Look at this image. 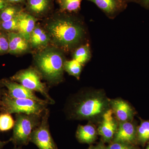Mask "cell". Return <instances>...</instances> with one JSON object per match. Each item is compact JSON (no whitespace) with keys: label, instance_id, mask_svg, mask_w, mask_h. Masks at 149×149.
I'll list each match as a JSON object with an SVG mask.
<instances>
[{"label":"cell","instance_id":"6da1fadb","mask_svg":"<svg viewBox=\"0 0 149 149\" xmlns=\"http://www.w3.org/2000/svg\"><path fill=\"white\" fill-rule=\"evenodd\" d=\"M110 100L100 91H83L70 100L65 107V113L70 119L95 120L101 119L110 109Z\"/></svg>","mask_w":149,"mask_h":149},{"label":"cell","instance_id":"7a4b0ae2","mask_svg":"<svg viewBox=\"0 0 149 149\" xmlns=\"http://www.w3.org/2000/svg\"><path fill=\"white\" fill-rule=\"evenodd\" d=\"M50 39L57 46L69 51L78 45L85 36L83 25L69 16L58 17L47 25Z\"/></svg>","mask_w":149,"mask_h":149},{"label":"cell","instance_id":"3957f363","mask_svg":"<svg viewBox=\"0 0 149 149\" xmlns=\"http://www.w3.org/2000/svg\"><path fill=\"white\" fill-rule=\"evenodd\" d=\"M36 70L42 77L52 85L62 81L65 61L61 52L53 48H46L35 56Z\"/></svg>","mask_w":149,"mask_h":149},{"label":"cell","instance_id":"277c9868","mask_svg":"<svg viewBox=\"0 0 149 149\" xmlns=\"http://www.w3.org/2000/svg\"><path fill=\"white\" fill-rule=\"evenodd\" d=\"M48 104L30 99L14 98L10 97L4 90L0 112L11 114L24 113L42 115Z\"/></svg>","mask_w":149,"mask_h":149},{"label":"cell","instance_id":"5b68a950","mask_svg":"<svg viewBox=\"0 0 149 149\" xmlns=\"http://www.w3.org/2000/svg\"><path fill=\"white\" fill-rule=\"evenodd\" d=\"M42 115L17 113L13 133L10 138L15 147L27 146L29 143L30 135L39 125Z\"/></svg>","mask_w":149,"mask_h":149},{"label":"cell","instance_id":"8992f818","mask_svg":"<svg viewBox=\"0 0 149 149\" xmlns=\"http://www.w3.org/2000/svg\"><path fill=\"white\" fill-rule=\"evenodd\" d=\"M42 76L37 70L30 68L22 70L10 77L12 81L21 84L25 88L42 94L49 104L55 102L49 94L47 85L41 81Z\"/></svg>","mask_w":149,"mask_h":149},{"label":"cell","instance_id":"52a82bcc","mask_svg":"<svg viewBox=\"0 0 149 149\" xmlns=\"http://www.w3.org/2000/svg\"><path fill=\"white\" fill-rule=\"evenodd\" d=\"M49 115V110L47 108L42 116L40 124L30 135L29 142L35 144L39 149H58L50 131Z\"/></svg>","mask_w":149,"mask_h":149},{"label":"cell","instance_id":"ba28073f","mask_svg":"<svg viewBox=\"0 0 149 149\" xmlns=\"http://www.w3.org/2000/svg\"><path fill=\"white\" fill-rule=\"evenodd\" d=\"M0 84L2 87L6 88L7 93L11 97L30 99L40 102L49 104L46 100L38 97L34 91L29 90L21 84L12 81L10 79H2L0 81Z\"/></svg>","mask_w":149,"mask_h":149},{"label":"cell","instance_id":"9c48e42d","mask_svg":"<svg viewBox=\"0 0 149 149\" xmlns=\"http://www.w3.org/2000/svg\"><path fill=\"white\" fill-rule=\"evenodd\" d=\"M101 122L97 129L98 134L101 136L105 143H111L114 138L118 125L111 109L107 110L101 118Z\"/></svg>","mask_w":149,"mask_h":149},{"label":"cell","instance_id":"30bf717a","mask_svg":"<svg viewBox=\"0 0 149 149\" xmlns=\"http://www.w3.org/2000/svg\"><path fill=\"white\" fill-rule=\"evenodd\" d=\"M137 141V129L131 121L120 123L113 142L130 144Z\"/></svg>","mask_w":149,"mask_h":149},{"label":"cell","instance_id":"8fae6325","mask_svg":"<svg viewBox=\"0 0 149 149\" xmlns=\"http://www.w3.org/2000/svg\"><path fill=\"white\" fill-rule=\"evenodd\" d=\"M110 108L113 112L116 120L120 123L131 121L134 112L129 104L122 99L110 100Z\"/></svg>","mask_w":149,"mask_h":149},{"label":"cell","instance_id":"7c38bea8","mask_svg":"<svg viewBox=\"0 0 149 149\" xmlns=\"http://www.w3.org/2000/svg\"><path fill=\"white\" fill-rule=\"evenodd\" d=\"M9 42V53L20 54L29 49V43L28 40L17 32H9L8 34Z\"/></svg>","mask_w":149,"mask_h":149},{"label":"cell","instance_id":"4fadbf2b","mask_svg":"<svg viewBox=\"0 0 149 149\" xmlns=\"http://www.w3.org/2000/svg\"><path fill=\"white\" fill-rule=\"evenodd\" d=\"M36 19L29 14L21 11L18 15L17 32L29 41L30 35L36 27Z\"/></svg>","mask_w":149,"mask_h":149},{"label":"cell","instance_id":"5bb4252c","mask_svg":"<svg viewBox=\"0 0 149 149\" xmlns=\"http://www.w3.org/2000/svg\"><path fill=\"white\" fill-rule=\"evenodd\" d=\"M97 130L91 123L87 125H79L76 132L77 141L82 143L91 144L97 140Z\"/></svg>","mask_w":149,"mask_h":149},{"label":"cell","instance_id":"9a60e30c","mask_svg":"<svg viewBox=\"0 0 149 149\" xmlns=\"http://www.w3.org/2000/svg\"><path fill=\"white\" fill-rule=\"evenodd\" d=\"M50 40L48 33L41 27L36 25L30 35L29 42L32 47L41 48L47 45Z\"/></svg>","mask_w":149,"mask_h":149},{"label":"cell","instance_id":"2e32d148","mask_svg":"<svg viewBox=\"0 0 149 149\" xmlns=\"http://www.w3.org/2000/svg\"><path fill=\"white\" fill-rule=\"evenodd\" d=\"M51 0H27L28 10L36 15H42L50 8Z\"/></svg>","mask_w":149,"mask_h":149},{"label":"cell","instance_id":"e0dca14e","mask_svg":"<svg viewBox=\"0 0 149 149\" xmlns=\"http://www.w3.org/2000/svg\"><path fill=\"white\" fill-rule=\"evenodd\" d=\"M95 4L97 6L109 16L113 15L119 9V0H88Z\"/></svg>","mask_w":149,"mask_h":149},{"label":"cell","instance_id":"ac0fdd59","mask_svg":"<svg viewBox=\"0 0 149 149\" xmlns=\"http://www.w3.org/2000/svg\"><path fill=\"white\" fill-rule=\"evenodd\" d=\"M91 57V49L88 44H85L77 48L73 54V59L83 65L90 60Z\"/></svg>","mask_w":149,"mask_h":149},{"label":"cell","instance_id":"d6986e66","mask_svg":"<svg viewBox=\"0 0 149 149\" xmlns=\"http://www.w3.org/2000/svg\"><path fill=\"white\" fill-rule=\"evenodd\" d=\"M82 66L83 65L80 63L73 59L72 60L65 61L64 69L70 75L74 76L79 80L82 71Z\"/></svg>","mask_w":149,"mask_h":149},{"label":"cell","instance_id":"ffe728a7","mask_svg":"<svg viewBox=\"0 0 149 149\" xmlns=\"http://www.w3.org/2000/svg\"><path fill=\"white\" fill-rule=\"evenodd\" d=\"M16 6L9 5L8 6L0 11V20L1 22L10 20L16 17L21 11Z\"/></svg>","mask_w":149,"mask_h":149},{"label":"cell","instance_id":"44dd1931","mask_svg":"<svg viewBox=\"0 0 149 149\" xmlns=\"http://www.w3.org/2000/svg\"><path fill=\"white\" fill-rule=\"evenodd\" d=\"M137 141L142 145L149 141V120L141 123L137 128Z\"/></svg>","mask_w":149,"mask_h":149},{"label":"cell","instance_id":"7402d4cb","mask_svg":"<svg viewBox=\"0 0 149 149\" xmlns=\"http://www.w3.org/2000/svg\"><path fill=\"white\" fill-rule=\"evenodd\" d=\"M15 120L11 114L6 113H0V131L6 132L13 129Z\"/></svg>","mask_w":149,"mask_h":149},{"label":"cell","instance_id":"603a6c76","mask_svg":"<svg viewBox=\"0 0 149 149\" xmlns=\"http://www.w3.org/2000/svg\"><path fill=\"white\" fill-rule=\"evenodd\" d=\"M82 0H57L62 10L68 12L77 11L80 8Z\"/></svg>","mask_w":149,"mask_h":149},{"label":"cell","instance_id":"cb8c5ba5","mask_svg":"<svg viewBox=\"0 0 149 149\" xmlns=\"http://www.w3.org/2000/svg\"><path fill=\"white\" fill-rule=\"evenodd\" d=\"M18 15L16 17L10 20L1 22L0 26L1 27L2 29L9 32H17Z\"/></svg>","mask_w":149,"mask_h":149},{"label":"cell","instance_id":"d4e9b609","mask_svg":"<svg viewBox=\"0 0 149 149\" xmlns=\"http://www.w3.org/2000/svg\"><path fill=\"white\" fill-rule=\"evenodd\" d=\"M107 147L108 149H138L132 144L113 141Z\"/></svg>","mask_w":149,"mask_h":149},{"label":"cell","instance_id":"484cf974","mask_svg":"<svg viewBox=\"0 0 149 149\" xmlns=\"http://www.w3.org/2000/svg\"><path fill=\"white\" fill-rule=\"evenodd\" d=\"M8 36L5 34L0 33V54L8 52Z\"/></svg>","mask_w":149,"mask_h":149},{"label":"cell","instance_id":"4316f807","mask_svg":"<svg viewBox=\"0 0 149 149\" xmlns=\"http://www.w3.org/2000/svg\"><path fill=\"white\" fill-rule=\"evenodd\" d=\"M87 149H108L107 147L103 142H100L96 146H91Z\"/></svg>","mask_w":149,"mask_h":149},{"label":"cell","instance_id":"83f0119b","mask_svg":"<svg viewBox=\"0 0 149 149\" xmlns=\"http://www.w3.org/2000/svg\"><path fill=\"white\" fill-rule=\"evenodd\" d=\"M10 5L6 0H0V11L2 10Z\"/></svg>","mask_w":149,"mask_h":149},{"label":"cell","instance_id":"f1b7e54d","mask_svg":"<svg viewBox=\"0 0 149 149\" xmlns=\"http://www.w3.org/2000/svg\"><path fill=\"white\" fill-rule=\"evenodd\" d=\"M139 1L143 6L149 9V0H139Z\"/></svg>","mask_w":149,"mask_h":149},{"label":"cell","instance_id":"f546056e","mask_svg":"<svg viewBox=\"0 0 149 149\" xmlns=\"http://www.w3.org/2000/svg\"><path fill=\"white\" fill-rule=\"evenodd\" d=\"M9 142H11L10 139H9L8 140L6 141H1L0 140V149H2L3 147L8 144Z\"/></svg>","mask_w":149,"mask_h":149},{"label":"cell","instance_id":"4dcf8cb0","mask_svg":"<svg viewBox=\"0 0 149 149\" xmlns=\"http://www.w3.org/2000/svg\"><path fill=\"white\" fill-rule=\"evenodd\" d=\"M9 3H22L24 0H6Z\"/></svg>","mask_w":149,"mask_h":149},{"label":"cell","instance_id":"1f68e13d","mask_svg":"<svg viewBox=\"0 0 149 149\" xmlns=\"http://www.w3.org/2000/svg\"><path fill=\"white\" fill-rule=\"evenodd\" d=\"M2 86L0 84V109H1V104L2 98L3 94L4 91V90H3L2 89Z\"/></svg>","mask_w":149,"mask_h":149},{"label":"cell","instance_id":"d6a6232c","mask_svg":"<svg viewBox=\"0 0 149 149\" xmlns=\"http://www.w3.org/2000/svg\"><path fill=\"white\" fill-rule=\"evenodd\" d=\"M12 149H23L21 147H14V148Z\"/></svg>","mask_w":149,"mask_h":149},{"label":"cell","instance_id":"836d02e7","mask_svg":"<svg viewBox=\"0 0 149 149\" xmlns=\"http://www.w3.org/2000/svg\"><path fill=\"white\" fill-rule=\"evenodd\" d=\"M146 149H149V146L148 147V148H147Z\"/></svg>","mask_w":149,"mask_h":149},{"label":"cell","instance_id":"e575fe53","mask_svg":"<svg viewBox=\"0 0 149 149\" xmlns=\"http://www.w3.org/2000/svg\"><path fill=\"white\" fill-rule=\"evenodd\" d=\"M1 20H0V24H1Z\"/></svg>","mask_w":149,"mask_h":149},{"label":"cell","instance_id":"d590c367","mask_svg":"<svg viewBox=\"0 0 149 149\" xmlns=\"http://www.w3.org/2000/svg\"><path fill=\"white\" fill-rule=\"evenodd\" d=\"M132 1H136V0H132Z\"/></svg>","mask_w":149,"mask_h":149}]
</instances>
